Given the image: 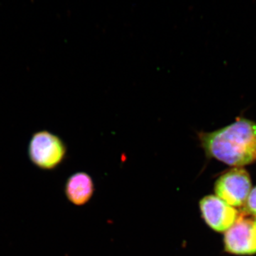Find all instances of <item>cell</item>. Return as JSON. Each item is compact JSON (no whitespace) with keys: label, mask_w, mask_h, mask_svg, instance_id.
I'll list each match as a JSON object with an SVG mask.
<instances>
[{"label":"cell","mask_w":256,"mask_h":256,"mask_svg":"<svg viewBox=\"0 0 256 256\" xmlns=\"http://www.w3.org/2000/svg\"><path fill=\"white\" fill-rule=\"evenodd\" d=\"M201 146L208 158L242 168L256 162V122L239 118L210 132L198 133Z\"/></svg>","instance_id":"6da1fadb"},{"label":"cell","mask_w":256,"mask_h":256,"mask_svg":"<svg viewBox=\"0 0 256 256\" xmlns=\"http://www.w3.org/2000/svg\"><path fill=\"white\" fill-rule=\"evenodd\" d=\"M67 154V146L62 138L48 130L32 134L28 146V159L32 164L44 171L56 169Z\"/></svg>","instance_id":"7a4b0ae2"},{"label":"cell","mask_w":256,"mask_h":256,"mask_svg":"<svg viewBox=\"0 0 256 256\" xmlns=\"http://www.w3.org/2000/svg\"><path fill=\"white\" fill-rule=\"evenodd\" d=\"M214 190L216 196L230 206H244L252 190L250 175L244 168H234L217 178Z\"/></svg>","instance_id":"3957f363"},{"label":"cell","mask_w":256,"mask_h":256,"mask_svg":"<svg viewBox=\"0 0 256 256\" xmlns=\"http://www.w3.org/2000/svg\"><path fill=\"white\" fill-rule=\"evenodd\" d=\"M226 252L235 255L248 256L256 254V217L244 212L224 236Z\"/></svg>","instance_id":"277c9868"},{"label":"cell","mask_w":256,"mask_h":256,"mask_svg":"<svg viewBox=\"0 0 256 256\" xmlns=\"http://www.w3.org/2000/svg\"><path fill=\"white\" fill-rule=\"evenodd\" d=\"M204 220L210 228L217 232H226L233 226L239 213L218 196L208 195L200 202Z\"/></svg>","instance_id":"5b68a950"},{"label":"cell","mask_w":256,"mask_h":256,"mask_svg":"<svg viewBox=\"0 0 256 256\" xmlns=\"http://www.w3.org/2000/svg\"><path fill=\"white\" fill-rule=\"evenodd\" d=\"M94 190L95 186L92 176L84 172L69 176L64 188L66 196L76 206H82L90 201Z\"/></svg>","instance_id":"8992f818"},{"label":"cell","mask_w":256,"mask_h":256,"mask_svg":"<svg viewBox=\"0 0 256 256\" xmlns=\"http://www.w3.org/2000/svg\"><path fill=\"white\" fill-rule=\"evenodd\" d=\"M244 213L256 217V186L252 188L248 197L245 206L242 210Z\"/></svg>","instance_id":"52a82bcc"}]
</instances>
